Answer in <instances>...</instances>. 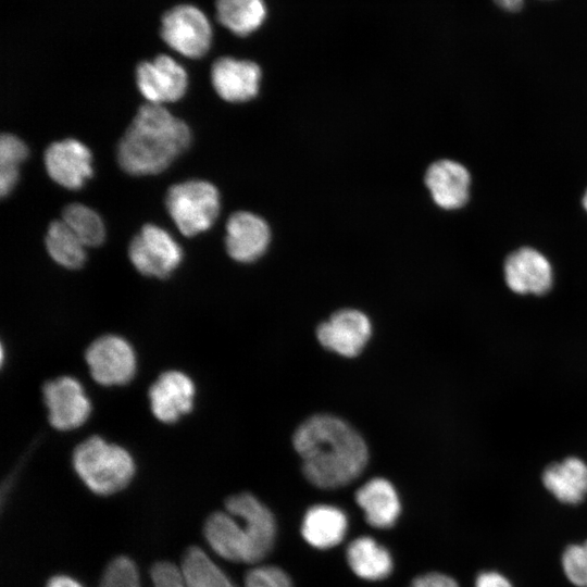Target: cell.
I'll return each instance as SVG.
<instances>
[{"label": "cell", "instance_id": "cell-22", "mask_svg": "<svg viewBox=\"0 0 587 587\" xmlns=\"http://www.w3.org/2000/svg\"><path fill=\"white\" fill-rule=\"evenodd\" d=\"M347 562L352 572L367 580L386 578L392 571L389 551L371 537H359L347 548Z\"/></svg>", "mask_w": 587, "mask_h": 587}, {"label": "cell", "instance_id": "cell-32", "mask_svg": "<svg viewBox=\"0 0 587 587\" xmlns=\"http://www.w3.org/2000/svg\"><path fill=\"white\" fill-rule=\"evenodd\" d=\"M46 587H84L78 580L67 575H55L51 577Z\"/></svg>", "mask_w": 587, "mask_h": 587}, {"label": "cell", "instance_id": "cell-33", "mask_svg": "<svg viewBox=\"0 0 587 587\" xmlns=\"http://www.w3.org/2000/svg\"><path fill=\"white\" fill-rule=\"evenodd\" d=\"M494 2L502 10L508 12H516L522 9L524 0H494Z\"/></svg>", "mask_w": 587, "mask_h": 587}, {"label": "cell", "instance_id": "cell-26", "mask_svg": "<svg viewBox=\"0 0 587 587\" xmlns=\"http://www.w3.org/2000/svg\"><path fill=\"white\" fill-rule=\"evenodd\" d=\"M62 220L74 232L85 247H97L104 240V224L99 214L82 203L63 208Z\"/></svg>", "mask_w": 587, "mask_h": 587}, {"label": "cell", "instance_id": "cell-25", "mask_svg": "<svg viewBox=\"0 0 587 587\" xmlns=\"http://www.w3.org/2000/svg\"><path fill=\"white\" fill-rule=\"evenodd\" d=\"M180 571L185 587H237L224 571L196 546L185 551Z\"/></svg>", "mask_w": 587, "mask_h": 587}, {"label": "cell", "instance_id": "cell-28", "mask_svg": "<svg viewBox=\"0 0 587 587\" xmlns=\"http://www.w3.org/2000/svg\"><path fill=\"white\" fill-rule=\"evenodd\" d=\"M567 579L577 587H587V541L569 546L562 554Z\"/></svg>", "mask_w": 587, "mask_h": 587}, {"label": "cell", "instance_id": "cell-14", "mask_svg": "<svg viewBox=\"0 0 587 587\" xmlns=\"http://www.w3.org/2000/svg\"><path fill=\"white\" fill-rule=\"evenodd\" d=\"M507 286L516 294H547L553 284L552 267L538 250L522 247L511 252L503 263Z\"/></svg>", "mask_w": 587, "mask_h": 587}, {"label": "cell", "instance_id": "cell-11", "mask_svg": "<svg viewBox=\"0 0 587 587\" xmlns=\"http://www.w3.org/2000/svg\"><path fill=\"white\" fill-rule=\"evenodd\" d=\"M372 334L369 317L361 311L344 309L335 312L316 329L320 344L342 357H357Z\"/></svg>", "mask_w": 587, "mask_h": 587}, {"label": "cell", "instance_id": "cell-34", "mask_svg": "<svg viewBox=\"0 0 587 587\" xmlns=\"http://www.w3.org/2000/svg\"><path fill=\"white\" fill-rule=\"evenodd\" d=\"M582 203H583V207H584L585 211L587 212V189L584 192Z\"/></svg>", "mask_w": 587, "mask_h": 587}, {"label": "cell", "instance_id": "cell-4", "mask_svg": "<svg viewBox=\"0 0 587 587\" xmlns=\"http://www.w3.org/2000/svg\"><path fill=\"white\" fill-rule=\"evenodd\" d=\"M72 463L80 480L99 496L123 490L136 471L134 458L128 450L100 436L88 437L76 446Z\"/></svg>", "mask_w": 587, "mask_h": 587}, {"label": "cell", "instance_id": "cell-9", "mask_svg": "<svg viewBox=\"0 0 587 587\" xmlns=\"http://www.w3.org/2000/svg\"><path fill=\"white\" fill-rule=\"evenodd\" d=\"M42 394L49 423L58 430L78 428L91 414V402L83 385L72 376L47 382Z\"/></svg>", "mask_w": 587, "mask_h": 587}, {"label": "cell", "instance_id": "cell-18", "mask_svg": "<svg viewBox=\"0 0 587 587\" xmlns=\"http://www.w3.org/2000/svg\"><path fill=\"white\" fill-rule=\"evenodd\" d=\"M152 587H185L180 567L170 561L155 562L150 569ZM100 587H143L135 562L125 555L114 558L105 567Z\"/></svg>", "mask_w": 587, "mask_h": 587}, {"label": "cell", "instance_id": "cell-29", "mask_svg": "<svg viewBox=\"0 0 587 587\" xmlns=\"http://www.w3.org/2000/svg\"><path fill=\"white\" fill-rule=\"evenodd\" d=\"M245 587H292L289 576L279 567L264 565L250 570Z\"/></svg>", "mask_w": 587, "mask_h": 587}, {"label": "cell", "instance_id": "cell-17", "mask_svg": "<svg viewBox=\"0 0 587 587\" xmlns=\"http://www.w3.org/2000/svg\"><path fill=\"white\" fill-rule=\"evenodd\" d=\"M425 184L435 203L445 210L460 209L469 201L471 175L459 162H434L426 171Z\"/></svg>", "mask_w": 587, "mask_h": 587}, {"label": "cell", "instance_id": "cell-6", "mask_svg": "<svg viewBox=\"0 0 587 587\" xmlns=\"http://www.w3.org/2000/svg\"><path fill=\"white\" fill-rule=\"evenodd\" d=\"M128 257L140 274L164 279L182 263L183 250L167 230L146 224L132 239Z\"/></svg>", "mask_w": 587, "mask_h": 587}, {"label": "cell", "instance_id": "cell-1", "mask_svg": "<svg viewBox=\"0 0 587 587\" xmlns=\"http://www.w3.org/2000/svg\"><path fill=\"white\" fill-rule=\"evenodd\" d=\"M294 447L307 479L329 489L354 480L366 466L367 448L360 434L341 419L316 414L295 432Z\"/></svg>", "mask_w": 587, "mask_h": 587}, {"label": "cell", "instance_id": "cell-16", "mask_svg": "<svg viewBox=\"0 0 587 587\" xmlns=\"http://www.w3.org/2000/svg\"><path fill=\"white\" fill-rule=\"evenodd\" d=\"M270 242V228L264 220L250 212L232 214L226 224V250L241 263L259 259Z\"/></svg>", "mask_w": 587, "mask_h": 587}, {"label": "cell", "instance_id": "cell-21", "mask_svg": "<svg viewBox=\"0 0 587 587\" xmlns=\"http://www.w3.org/2000/svg\"><path fill=\"white\" fill-rule=\"evenodd\" d=\"M347 528V516L340 509L319 504L307 511L301 525V534L312 547L329 549L344 539Z\"/></svg>", "mask_w": 587, "mask_h": 587}, {"label": "cell", "instance_id": "cell-30", "mask_svg": "<svg viewBox=\"0 0 587 587\" xmlns=\"http://www.w3.org/2000/svg\"><path fill=\"white\" fill-rule=\"evenodd\" d=\"M409 587H459V585L446 574L430 572L415 577Z\"/></svg>", "mask_w": 587, "mask_h": 587}, {"label": "cell", "instance_id": "cell-27", "mask_svg": "<svg viewBox=\"0 0 587 587\" xmlns=\"http://www.w3.org/2000/svg\"><path fill=\"white\" fill-rule=\"evenodd\" d=\"M28 155L25 142L13 134L0 137V195L7 197L18 179V168Z\"/></svg>", "mask_w": 587, "mask_h": 587}, {"label": "cell", "instance_id": "cell-2", "mask_svg": "<svg viewBox=\"0 0 587 587\" xmlns=\"http://www.w3.org/2000/svg\"><path fill=\"white\" fill-rule=\"evenodd\" d=\"M191 142L189 126L163 105H141L117 145L122 170L130 175H154L166 170Z\"/></svg>", "mask_w": 587, "mask_h": 587}, {"label": "cell", "instance_id": "cell-7", "mask_svg": "<svg viewBox=\"0 0 587 587\" xmlns=\"http://www.w3.org/2000/svg\"><path fill=\"white\" fill-rule=\"evenodd\" d=\"M160 34L168 47L191 59L203 57L212 41L208 17L191 4H179L166 11L161 20Z\"/></svg>", "mask_w": 587, "mask_h": 587}, {"label": "cell", "instance_id": "cell-19", "mask_svg": "<svg viewBox=\"0 0 587 587\" xmlns=\"http://www.w3.org/2000/svg\"><path fill=\"white\" fill-rule=\"evenodd\" d=\"M355 501L366 522L377 528L391 527L401 512V504L392 484L385 478H373L360 487Z\"/></svg>", "mask_w": 587, "mask_h": 587}, {"label": "cell", "instance_id": "cell-24", "mask_svg": "<svg viewBox=\"0 0 587 587\" xmlns=\"http://www.w3.org/2000/svg\"><path fill=\"white\" fill-rule=\"evenodd\" d=\"M45 243L51 259L65 268L77 270L86 261L85 245L62 218L49 224Z\"/></svg>", "mask_w": 587, "mask_h": 587}, {"label": "cell", "instance_id": "cell-31", "mask_svg": "<svg viewBox=\"0 0 587 587\" xmlns=\"http://www.w3.org/2000/svg\"><path fill=\"white\" fill-rule=\"evenodd\" d=\"M474 587H512V585L503 575L489 571L476 577Z\"/></svg>", "mask_w": 587, "mask_h": 587}, {"label": "cell", "instance_id": "cell-20", "mask_svg": "<svg viewBox=\"0 0 587 587\" xmlns=\"http://www.w3.org/2000/svg\"><path fill=\"white\" fill-rule=\"evenodd\" d=\"M541 479L546 489L563 503L577 504L587 496V464L576 457L549 464Z\"/></svg>", "mask_w": 587, "mask_h": 587}, {"label": "cell", "instance_id": "cell-3", "mask_svg": "<svg viewBox=\"0 0 587 587\" xmlns=\"http://www.w3.org/2000/svg\"><path fill=\"white\" fill-rule=\"evenodd\" d=\"M203 534L221 558L253 564L271 552L276 523L270 509L258 498L240 492L227 498L225 511L214 512L207 519Z\"/></svg>", "mask_w": 587, "mask_h": 587}, {"label": "cell", "instance_id": "cell-23", "mask_svg": "<svg viewBox=\"0 0 587 587\" xmlns=\"http://www.w3.org/2000/svg\"><path fill=\"white\" fill-rule=\"evenodd\" d=\"M218 22L238 36L258 29L266 15L263 0H216Z\"/></svg>", "mask_w": 587, "mask_h": 587}, {"label": "cell", "instance_id": "cell-8", "mask_svg": "<svg viewBox=\"0 0 587 587\" xmlns=\"http://www.w3.org/2000/svg\"><path fill=\"white\" fill-rule=\"evenodd\" d=\"M85 360L92 379L102 386L125 385L137 371L133 346L117 335H103L93 340L85 352Z\"/></svg>", "mask_w": 587, "mask_h": 587}, {"label": "cell", "instance_id": "cell-5", "mask_svg": "<svg viewBox=\"0 0 587 587\" xmlns=\"http://www.w3.org/2000/svg\"><path fill=\"white\" fill-rule=\"evenodd\" d=\"M165 208L178 230L191 237L214 224L220 212V195L211 183L190 179L167 189Z\"/></svg>", "mask_w": 587, "mask_h": 587}, {"label": "cell", "instance_id": "cell-13", "mask_svg": "<svg viewBox=\"0 0 587 587\" xmlns=\"http://www.w3.org/2000/svg\"><path fill=\"white\" fill-rule=\"evenodd\" d=\"M196 386L184 372H163L148 391L150 409L157 420L165 424L177 422L193 407Z\"/></svg>", "mask_w": 587, "mask_h": 587}, {"label": "cell", "instance_id": "cell-10", "mask_svg": "<svg viewBox=\"0 0 587 587\" xmlns=\"http://www.w3.org/2000/svg\"><path fill=\"white\" fill-rule=\"evenodd\" d=\"M136 83L148 103L162 105L183 98L188 86V75L174 59L160 54L152 61L137 65Z\"/></svg>", "mask_w": 587, "mask_h": 587}, {"label": "cell", "instance_id": "cell-15", "mask_svg": "<svg viewBox=\"0 0 587 587\" xmlns=\"http://www.w3.org/2000/svg\"><path fill=\"white\" fill-rule=\"evenodd\" d=\"M260 79L259 65L248 60L223 57L211 68V80L216 93L228 102H243L255 97Z\"/></svg>", "mask_w": 587, "mask_h": 587}, {"label": "cell", "instance_id": "cell-12", "mask_svg": "<svg viewBox=\"0 0 587 587\" xmlns=\"http://www.w3.org/2000/svg\"><path fill=\"white\" fill-rule=\"evenodd\" d=\"M43 162L50 178L58 185L76 190L92 176V155L87 146L74 138L48 146Z\"/></svg>", "mask_w": 587, "mask_h": 587}]
</instances>
